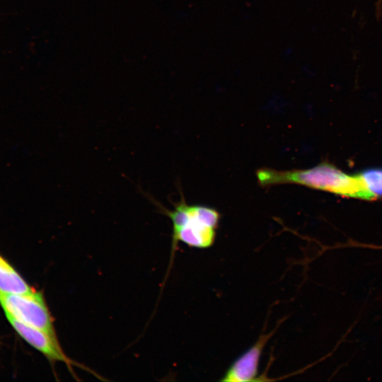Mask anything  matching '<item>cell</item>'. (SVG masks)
Instances as JSON below:
<instances>
[{
  "label": "cell",
  "mask_w": 382,
  "mask_h": 382,
  "mask_svg": "<svg viewBox=\"0 0 382 382\" xmlns=\"http://www.w3.org/2000/svg\"><path fill=\"white\" fill-rule=\"evenodd\" d=\"M255 174L258 185L263 188L298 185L347 197L374 199L357 174L348 175L326 162L307 169L277 170L263 167L257 169Z\"/></svg>",
  "instance_id": "obj_1"
},
{
  "label": "cell",
  "mask_w": 382,
  "mask_h": 382,
  "mask_svg": "<svg viewBox=\"0 0 382 382\" xmlns=\"http://www.w3.org/2000/svg\"><path fill=\"white\" fill-rule=\"evenodd\" d=\"M151 200L159 212L172 221V253L178 242L198 249L213 245L221 219L217 210L201 204H188L183 196L180 202L174 204L173 210L166 208L155 199Z\"/></svg>",
  "instance_id": "obj_2"
},
{
  "label": "cell",
  "mask_w": 382,
  "mask_h": 382,
  "mask_svg": "<svg viewBox=\"0 0 382 382\" xmlns=\"http://www.w3.org/2000/svg\"><path fill=\"white\" fill-rule=\"evenodd\" d=\"M0 306L4 313L57 340L52 317L41 292L36 291L33 294H23L0 291Z\"/></svg>",
  "instance_id": "obj_3"
},
{
  "label": "cell",
  "mask_w": 382,
  "mask_h": 382,
  "mask_svg": "<svg viewBox=\"0 0 382 382\" xmlns=\"http://www.w3.org/2000/svg\"><path fill=\"white\" fill-rule=\"evenodd\" d=\"M5 316L16 332L49 360L64 362L70 368L76 364L67 357L57 339L40 329L17 320L8 313Z\"/></svg>",
  "instance_id": "obj_4"
},
{
  "label": "cell",
  "mask_w": 382,
  "mask_h": 382,
  "mask_svg": "<svg viewBox=\"0 0 382 382\" xmlns=\"http://www.w3.org/2000/svg\"><path fill=\"white\" fill-rule=\"evenodd\" d=\"M274 332L275 330L267 334H262L253 345L231 364L220 381L224 382L257 381L262 352Z\"/></svg>",
  "instance_id": "obj_5"
},
{
  "label": "cell",
  "mask_w": 382,
  "mask_h": 382,
  "mask_svg": "<svg viewBox=\"0 0 382 382\" xmlns=\"http://www.w3.org/2000/svg\"><path fill=\"white\" fill-rule=\"evenodd\" d=\"M0 291L23 294H33L34 290L16 270V269L0 255Z\"/></svg>",
  "instance_id": "obj_6"
},
{
  "label": "cell",
  "mask_w": 382,
  "mask_h": 382,
  "mask_svg": "<svg viewBox=\"0 0 382 382\" xmlns=\"http://www.w3.org/2000/svg\"><path fill=\"white\" fill-rule=\"evenodd\" d=\"M374 199L382 197V169L371 168L357 174Z\"/></svg>",
  "instance_id": "obj_7"
},
{
  "label": "cell",
  "mask_w": 382,
  "mask_h": 382,
  "mask_svg": "<svg viewBox=\"0 0 382 382\" xmlns=\"http://www.w3.org/2000/svg\"><path fill=\"white\" fill-rule=\"evenodd\" d=\"M382 0H377L376 2V16L378 17L381 13Z\"/></svg>",
  "instance_id": "obj_8"
},
{
  "label": "cell",
  "mask_w": 382,
  "mask_h": 382,
  "mask_svg": "<svg viewBox=\"0 0 382 382\" xmlns=\"http://www.w3.org/2000/svg\"><path fill=\"white\" fill-rule=\"evenodd\" d=\"M361 246H364L366 248H375V249H382V246L379 245H365V244H357Z\"/></svg>",
  "instance_id": "obj_9"
}]
</instances>
